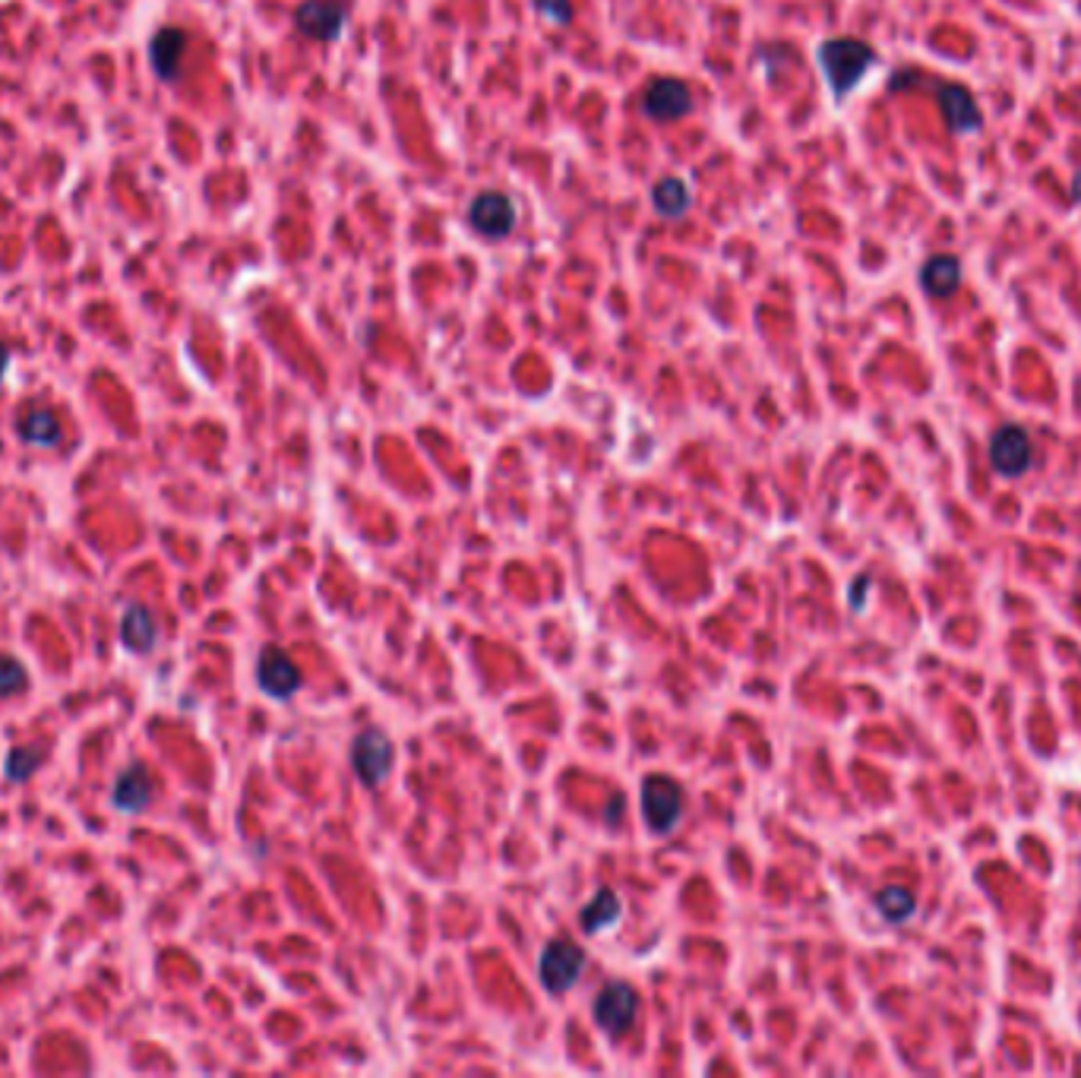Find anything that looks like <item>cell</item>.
<instances>
[{
  "mask_svg": "<svg viewBox=\"0 0 1081 1078\" xmlns=\"http://www.w3.org/2000/svg\"><path fill=\"white\" fill-rule=\"evenodd\" d=\"M816 61L835 101H845L876 64V51L860 38H826L816 48Z\"/></svg>",
  "mask_w": 1081,
  "mask_h": 1078,
  "instance_id": "cell-1",
  "label": "cell"
},
{
  "mask_svg": "<svg viewBox=\"0 0 1081 1078\" xmlns=\"http://www.w3.org/2000/svg\"><path fill=\"white\" fill-rule=\"evenodd\" d=\"M642 816H646V826L652 828L654 835H668L674 832L683 816V791L674 778L668 776H646L642 778Z\"/></svg>",
  "mask_w": 1081,
  "mask_h": 1078,
  "instance_id": "cell-2",
  "label": "cell"
},
{
  "mask_svg": "<svg viewBox=\"0 0 1081 1078\" xmlns=\"http://www.w3.org/2000/svg\"><path fill=\"white\" fill-rule=\"evenodd\" d=\"M585 971V953L573 939H551L538 958V978L548 993H566Z\"/></svg>",
  "mask_w": 1081,
  "mask_h": 1078,
  "instance_id": "cell-3",
  "label": "cell"
},
{
  "mask_svg": "<svg viewBox=\"0 0 1081 1078\" xmlns=\"http://www.w3.org/2000/svg\"><path fill=\"white\" fill-rule=\"evenodd\" d=\"M352 766L354 776L361 778L367 788H379L383 778L389 776V769H393V740L377 727L361 730L352 744Z\"/></svg>",
  "mask_w": 1081,
  "mask_h": 1078,
  "instance_id": "cell-4",
  "label": "cell"
},
{
  "mask_svg": "<svg viewBox=\"0 0 1081 1078\" xmlns=\"http://www.w3.org/2000/svg\"><path fill=\"white\" fill-rule=\"evenodd\" d=\"M642 111L652 121H680L693 111V92L677 76H654L642 92Z\"/></svg>",
  "mask_w": 1081,
  "mask_h": 1078,
  "instance_id": "cell-5",
  "label": "cell"
},
{
  "mask_svg": "<svg viewBox=\"0 0 1081 1078\" xmlns=\"http://www.w3.org/2000/svg\"><path fill=\"white\" fill-rule=\"evenodd\" d=\"M639 1015V997L627 980L607 983L595 1000V1022L604 1034H624Z\"/></svg>",
  "mask_w": 1081,
  "mask_h": 1078,
  "instance_id": "cell-6",
  "label": "cell"
},
{
  "mask_svg": "<svg viewBox=\"0 0 1081 1078\" xmlns=\"http://www.w3.org/2000/svg\"><path fill=\"white\" fill-rule=\"evenodd\" d=\"M933 92H936L939 111H942V118H946V124H949L952 133H974V130H981L983 114L968 86L933 79Z\"/></svg>",
  "mask_w": 1081,
  "mask_h": 1078,
  "instance_id": "cell-7",
  "label": "cell"
},
{
  "mask_svg": "<svg viewBox=\"0 0 1081 1078\" xmlns=\"http://www.w3.org/2000/svg\"><path fill=\"white\" fill-rule=\"evenodd\" d=\"M468 222L484 238L500 241L516 226V202L509 200L506 194H500V190H484L468 206Z\"/></svg>",
  "mask_w": 1081,
  "mask_h": 1078,
  "instance_id": "cell-8",
  "label": "cell"
},
{
  "mask_svg": "<svg viewBox=\"0 0 1081 1078\" xmlns=\"http://www.w3.org/2000/svg\"><path fill=\"white\" fill-rule=\"evenodd\" d=\"M990 462H993V469L1000 475H1025L1028 465H1032V437L1025 433V427H1000L993 433V440H990Z\"/></svg>",
  "mask_w": 1081,
  "mask_h": 1078,
  "instance_id": "cell-9",
  "label": "cell"
},
{
  "mask_svg": "<svg viewBox=\"0 0 1081 1078\" xmlns=\"http://www.w3.org/2000/svg\"><path fill=\"white\" fill-rule=\"evenodd\" d=\"M256 680H260V690L269 693L273 700H291L301 690V671H298V664L282 652L278 646L263 649L260 661H256Z\"/></svg>",
  "mask_w": 1081,
  "mask_h": 1078,
  "instance_id": "cell-10",
  "label": "cell"
},
{
  "mask_svg": "<svg viewBox=\"0 0 1081 1078\" xmlns=\"http://www.w3.org/2000/svg\"><path fill=\"white\" fill-rule=\"evenodd\" d=\"M345 3L342 0H304L295 13V23L313 42H335L345 29Z\"/></svg>",
  "mask_w": 1081,
  "mask_h": 1078,
  "instance_id": "cell-11",
  "label": "cell"
},
{
  "mask_svg": "<svg viewBox=\"0 0 1081 1078\" xmlns=\"http://www.w3.org/2000/svg\"><path fill=\"white\" fill-rule=\"evenodd\" d=\"M184 48H187V32L177 29V25H162V29L152 35L150 57L158 79L175 82L177 74H180V57H184Z\"/></svg>",
  "mask_w": 1081,
  "mask_h": 1078,
  "instance_id": "cell-12",
  "label": "cell"
},
{
  "mask_svg": "<svg viewBox=\"0 0 1081 1078\" xmlns=\"http://www.w3.org/2000/svg\"><path fill=\"white\" fill-rule=\"evenodd\" d=\"M920 285L930 298H952L961 288V260L952 253L930 256L920 270Z\"/></svg>",
  "mask_w": 1081,
  "mask_h": 1078,
  "instance_id": "cell-13",
  "label": "cell"
},
{
  "mask_svg": "<svg viewBox=\"0 0 1081 1078\" xmlns=\"http://www.w3.org/2000/svg\"><path fill=\"white\" fill-rule=\"evenodd\" d=\"M152 801V776L146 766H130L124 776L114 781V806L124 813H140Z\"/></svg>",
  "mask_w": 1081,
  "mask_h": 1078,
  "instance_id": "cell-14",
  "label": "cell"
},
{
  "mask_svg": "<svg viewBox=\"0 0 1081 1078\" xmlns=\"http://www.w3.org/2000/svg\"><path fill=\"white\" fill-rule=\"evenodd\" d=\"M620 914H624V902H620V895L614 892V889H598V895L592 899V902L585 904L582 908V914H578V924H582V930L585 933H604L607 927H614L617 921H620Z\"/></svg>",
  "mask_w": 1081,
  "mask_h": 1078,
  "instance_id": "cell-15",
  "label": "cell"
},
{
  "mask_svg": "<svg viewBox=\"0 0 1081 1078\" xmlns=\"http://www.w3.org/2000/svg\"><path fill=\"white\" fill-rule=\"evenodd\" d=\"M652 202L654 209H658V216H664V219H683V216L690 212L693 197H690V187H686L683 177L668 175L654 184Z\"/></svg>",
  "mask_w": 1081,
  "mask_h": 1078,
  "instance_id": "cell-16",
  "label": "cell"
},
{
  "mask_svg": "<svg viewBox=\"0 0 1081 1078\" xmlns=\"http://www.w3.org/2000/svg\"><path fill=\"white\" fill-rule=\"evenodd\" d=\"M121 639L133 652H150L155 646V620L143 604H130L121 617Z\"/></svg>",
  "mask_w": 1081,
  "mask_h": 1078,
  "instance_id": "cell-17",
  "label": "cell"
},
{
  "mask_svg": "<svg viewBox=\"0 0 1081 1078\" xmlns=\"http://www.w3.org/2000/svg\"><path fill=\"white\" fill-rule=\"evenodd\" d=\"M20 437L35 447H54L60 440V421L48 408H32L25 418H20Z\"/></svg>",
  "mask_w": 1081,
  "mask_h": 1078,
  "instance_id": "cell-18",
  "label": "cell"
},
{
  "mask_svg": "<svg viewBox=\"0 0 1081 1078\" xmlns=\"http://www.w3.org/2000/svg\"><path fill=\"white\" fill-rule=\"evenodd\" d=\"M876 908H880L885 921L898 924V921H907L914 914V895L907 892L905 886H889L876 895Z\"/></svg>",
  "mask_w": 1081,
  "mask_h": 1078,
  "instance_id": "cell-19",
  "label": "cell"
},
{
  "mask_svg": "<svg viewBox=\"0 0 1081 1078\" xmlns=\"http://www.w3.org/2000/svg\"><path fill=\"white\" fill-rule=\"evenodd\" d=\"M42 752L38 750H23V747H16V750L10 752L7 756V776H10V781H29V778L35 776V769L42 766Z\"/></svg>",
  "mask_w": 1081,
  "mask_h": 1078,
  "instance_id": "cell-20",
  "label": "cell"
},
{
  "mask_svg": "<svg viewBox=\"0 0 1081 1078\" xmlns=\"http://www.w3.org/2000/svg\"><path fill=\"white\" fill-rule=\"evenodd\" d=\"M25 686V668L16 661V658H10V654H0V700L3 696H13L16 690H23Z\"/></svg>",
  "mask_w": 1081,
  "mask_h": 1078,
  "instance_id": "cell-21",
  "label": "cell"
},
{
  "mask_svg": "<svg viewBox=\"0 0 1081 1078\" xmlns=\"http://www.w3.org/2000/svg\"><path fill=\"white\" fill-rule=\"evenodd\" d=\"M538 13H544L553 25L573 23V0H534Z\"/></svg>",
  "mask_w": 1081,
  "mask_h": 1078,
  "instance_id": "cell-22",
  "label": "cell"
},
{
  "mask_svg": "<svg viewBox=\"0 0 1081 1078\" xmlns=\"http://www.w3.org/2000/svg\"><path fill=\"white\" fill-rule=\"evenodd\" d=\"M614 813H617V816L624 813V798H620V794L610 798V806H607V820H610V823H614Z\"/></svg>",
  "mask_w": 1081,
  "mask_h": 1078,
  "instance_id": "cell-23",
  "label": "cell"
},
{
  "mask_svg": "<svg viewBox=\"0 0 1081 1078\" xmlns=\"http://www.w3.org/2000/svg\"><path fill=\"white\" fill-rule=\"evenodd\" d=\"M7 367H10V349L0 342V380H3V374H7Z\"/></svg>",
  "mask_w": 1081,
  "mask_h": 1078,
  "instance_id": "cell-24",
  "label": "cell"
},
{
  "mask_svg": "<svg viewBox=\"0 0 1081 1078\" xmlns=\"http://www.w3.org/2000/svg\"><path fill=\"white\" fill-rule=\"evenodd\" d=\"M1072 200L1081 202V175H1076V180H1072Z\"/></svg>",
  "mask_w": 1081,
  "mask_h": 1078,
  "instance_id": "cell-25",
  "label": "cell"
}]
</instances>
